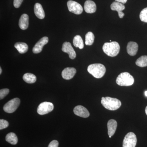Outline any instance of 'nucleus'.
Returning a JSON list of instances; mask_svg holds the SVG:
<instances>
[{
  "label": "nucleus",
  "instance_id": "nucleus-1",
  "mask_svg": "<svg viewBox=\"0 0 147 147\" xmlns=\"http://www.w3.org/2000/svg\"><path fill=\"white\" fill-rule=\"evenodd\" d=\"M120 49V47L118 42L116 41L105 42L102 46L103 52L109 57H116L119 53Z\"/></svg>",
  "mask_w": 147,
  "mask_h": 147
},
{
  "label": "nucleus",
  "instance_id": "nucleus-2",
  "mask_svg": "<svg viewBox=\"0 0 147 147\" xmlns=\"http://www.w3.org/2000/svg\"><path fill=\"white\" fill-rule=\"evenodd\" d=\"M101 103L104 108L112 111L117 110L121 105L120 100L110 97H102Z\"/></svg>",
  "mask_w": 147,
  "mask_h": 147
},
{
  "label": "nucleus",
  "instance_id": "nucleus-3",
  "mask_svg": "<svg viewBox=\"0 0 147 147\" xmlns=\"http://www.w3.org/2000/svg\"><path fill=\"white\" fill-rule=\"evenodd\" d=\"M88 71L95 78L100 79L105 75L106 68L101 64H92L88 67Z\"/></svg>",
  "mask_w": 147,
  "mask_h": 147
},
{
  "label": "nucleus",
  "instance_id": "nucleus-4",
  "mask_svg": "<svg viewBox=\"0 0 147 147\" xmlns=\"http://www.w3.org/2000/svg\"><path fill=\"white\" fill-rule=\"evenodd\" d=\"M116 83L121 86H129L134 84V79L128 72H123L117 77Z\"/></svg>",
  "mask_w": 147,
  "mask_h": 147
},
{
  "label": "nucleus",
  "instance_id": "nucleus-5",
  "mask_svg": "<svg viewBox=\"0 0 147 147\" xmlns=\"http://www.w3.org/2000/svg\"><path fill=\"white\" fill-rule=\"evenodd\" d=\"M20 100L18 98H13L9 101L4 105L3 110L6 113H13L15 112L20 105Z\"/></svg>",
  "mask_w": 147,
  "mask_h": 147
},
{
  "label": "nucleus",
  "instance_id": "nucleus-6",
  "mask_svg": "<svg viewBox=\"0 0 147 147\" xmlns=\"http://www.w3.org/2000/svg\"><path fill=\"white\" fill-rule=\"evenodd\" d=\"M137 139L133 132H129L125 135L123 142V147H135L137 144Z\"/></svg>",
  "mask_w": 147,
  "mask_h": 147
},
{
  "label": "nucleus",
  "instance_id": "nucleus-7",
  "mask_svg": "<svg viewBox=\"0 0 147 147\" xmlns=\"http://www.w3.org/2000/svg\"><path fill=\"white\" fill-rule=\"evenodd\" d=\"M53 103L49 102H44L40 103L37 108V113L40 115H44L52 112L54 109Z\"/></svg>",
  "mask_w": 147,
  "mask_h": 147
},
{
  "label": "nucleus",
  "instance_id": "nucleus-8",
  "mask_svg": "<svg viewBox=\"0 0 147 147\" xmlns=\"http://www.w3.org/2000/svg\"><path fill=\"white\" fill-rule=\"evenodd\" d=\"M69 11L76 14H81L83 11V7L80 4L73 1H69L67 3Z\"/></svg>",
  "mask_w": 147,
  "mask_h": 147
},
{
  "label": "nucleus",
  "instance_id": "nucleus-9",
  "mask_svg": "<svg viewBox=\"0 0 147 147\" xmlns=\"http://www.w3.org/2000/svg\"><path fill=\"white\" fill-rule=\"evenodd\" d=\"M62 50L64 53H67L69 55V57L71 59H74L76 57V53L69 42H64L63 45Z\"/></svg>",
  "mask_w": 147,
  "mask_h": 147
},
{
  "label": "nucleus",
  "instance_id": "nucleus-10",
  "mask_svg": "<svg viewBox=\"0 0 147 147\" xmlns=\"http://www.w3.org/2000/svg\"><path fill=\"white\" fill-rule=\"evenodd\" d=\"M48 42V38L45 36L40 40L33 48L32 51L34 54H38L42 51L43 46Z\"/></svg>",
  "mask_w": 147,
  "mask_h": 147
},
{
  "label": "nucleus",
  "instance_id": "nucleus-11",
  "mask_svg": "<svg viewBox=\"0 0 147 147\" xmlns=\"http://www.w3.org/2000/svg\"><path fill=\"white\" fill-rule=\"evenodd\" d=\"M110 7L112 10L116 11H117L120 18H123L125 14L122 11L125 9V6L123 4L117 1L114 2L111 5Z\"/></svg>",
  "mask_w": 147,
  "mask_h": 147
},
{
  "label": "nucleus",
  "instance_id": "nucleus-12",
  "mask_svg": "<svg viewBox=\"0 0 147 147\" xmlns=\"http://www.w3.org/2000/svg\"><path fill=\"white\" fill-rule=\"evenodd\" d=\"M74 113L76 115L83 118L89 117L90 113L86 108L82 105H77L74 109Z\"/></svg>",
  "mask_w": 147,
  "mask_h": 147
},
{
  "label": "nucleus",
  "instance_id": "nucleus-13",
  "mask_svg": "<svg viewBox=\"0 0 147 147\" xmlns=\"http://www.w3.org/2000/svg\"><path fill=\"white\" fill-rule=\"evenodd\" d=\"M76 72V69L74 67H67L62 72V76L65 80H70L73 78Z\"/></svg>",
  "mask_w": 147,
  "mask_h": 147
},
{
  "label": "nucleus",
  "instance_id": "nucleus-14",
  "mask_svg": "<svg viewBox=\"0 0 147 147\" xmlns=\"http://www.w3.org/2000/svg\"><path fill=\"white\" fill-rule=\"evenodd\" d=\"M84 8L86 13H94L96 11V6L94 2L88 0L85 2Z\"/></svg>",
  "mask_w": 147,
  "mask_h": 147
},
{
  "label": "nucleus",
  "instance_id": "nucleus-15",
  "mask_svg": "<svg viewBox=\"0 0 147 147\" xmlns=\"http://www.w3.org/2000/svg\"><path fill=\"white\" fill-rule=\"evenodd\" d=\"M138 45L137 42L130 41L127 46V51L129 55L131 56H135L138 50Z\"/></svg>",
  "mask_w": 147,
  "mask_h": 147
},
{
  "label": "nucleus",
  "instance_id": "nucleus-16",
  "mask_svg": "<svg viewBox=\"0 0 147 147\" xmlns=\"http://www.w3.org/2000/svg\"><path fill=\"white\" fill-rule=\"evenodd\" d=\"M117 121L114 119H110L108 121L107 127L108 129V134L109 136L114 135L117 129Z\"/></svg>",
  "mask_w": 147,
  "mask_h": 147
},
{
  "label": "nucleus",
  "instance_id": "nucleus-17",
  "mask_svg": "<svg viewBox=\"0 0 147 147\" xmlns=\"http://www.w3.org/2000/svg\"><path fill=\"white\" fill-rule=\"evenodd\" d=\"M34 11L35 14L37 18L40 19H42L45 18V12L42 5L39 3H36L35 4Z\"/></svg>",
  "mask_w": 147,
  "mask_h": 147
},
{
  "label": "nucleus",
  "instance_id": "nucleus-18",
  "mask_svg": "<svg viewBox=\"0 0 147 147\" xmlns=\"http://www.w3.org/2000/svg\"><path fill=\"white\" fill-rule=\"evenodd\" d=\"M29 26V16L27 14H23L19 21V26L21 30H26Z\"/></svg>",
  "mask_w": 147,
  "mask_h": 147
},
{
  "label": "nucleus",
  "instance_id": "nucleus-19",
  "mask_svg": "<svg viewBox=\"0 0 147 147\" xmlns=\"http://www.w3.org/2000/svg\"><path fill=\"white\" fill-rule=\"evenodd\" d=\"M14 47L21 54L26 53L28 50V47L26 43L23 42H17L14 45Z\"/></svg>",
  "mask_w": 147,
  "mask_h": 147
},
{
  "label": "nucleus",
  "instance_id": "nucleus-20",
  "mask_svg": "<svg viewBox=\"0 0 147 147\" xmlns=\"http://www.w3.org/2000/svg\"><path fill=\"white\" fill-rule=\"evenodd\" d=\"M5 140L12 145H16L18 143V138L16 134L13 132L8 133L6 136Z\"/></svg>",
  "mask_w": 147,
  "mask_h": 147
},
{
  "label": "nucleus",
  "instance_id": "nucleus-21",
  "mask_svg": "<svg viewBox=\"0 0 147 147\" xmlns=\"http://www.w3.org/2000/svg\"><path fill=\"white\" fill-rule=\"evenodd\" d=\"M23 79L28 84H33L36 82V77L32 74L27 73L25 74L23 76Z\"/></svg>",
  "mask_w": 147,
  "mask_h": 147
},
{
  "label": "nucleus",
  "instance_id": "nucleus-22",
  "mask_svg": "<svg viewBox=\"0 0 147 147\" xmlns=\"http://www.w3.org/2000/svg\"><path fill=\"white\" fill-rule=\"evenodd\" d=\"M73 42L74 45L79 49H82L84 47V42L82 37L79 35H76L74 38Z\"/></svg>",
  "mask_w": 147,
  "mask_h": 147
},
{
  "label": "nucleus",
  "instance_id": "nucleus-23",
  "mask_svg": "<svg viewBox=\"0 0 147 147\" xmlns=\"http://www.w3.org/2000/svg\"><path fill=\"white\" fill-rule=\"evenodd\" d=\"M94 36L92 32H89L86 35L85 43L87 45H91L94 42Z\"/></svg>",
  "mask_w": 147,
  "mask_h": 147
},
{
  "label": "nucleus",
  "instance_id": "nucleus-24",
  "mask_svg": "<svg viewBox=\"0 0 147 147\" xmlns=\"http://www.w3.org/2000/svg\"><path fill=\"white\" fill-rule=\"evenodd\" d=\"M136 64L140 67L147 66V56H142L136 61Z\"/></svg>",
  "mask_w": 147,
  "mask_h": 147
},
{
  "label": "nucleus",
  "instance_id": "nucleus-25",
  "mask_svg": "<svg viewBox=\"0 0 147 147\" xmlns=\"http://www.w3.org/2000/svg\"><path fill=\"white\" fill-rule=\"evenodd\" d=\"M139 16L141 21L147 23V7L141 11Z\"/></svg>",
  "mask_w": 147,
  "mask_h": 147
},
{
  "label": "nucleus",
  "instance_id": "nucleus-26",
  "mask_svg": "<svg viewBox=\"0 0 147 147\" xmlns=\"http://www.w3.org/2000/svg\"><path fill=\"white\" fill-rule=\"evenodd\" d=\"M9 90L8 89L5 88L1 89L0 90V99L1 100L5 97L9 93Z\"/></svg>",
  "mask_w": 147,
  "mask_h": 147
},
{
  "label": "nucleus",
  "instance_id": "nucleus-27",
  "mask_svg": "<svg viewBox=\"0 0 147 147\" xmlns=\"http://www.w3.org/2000/svg\"><path fill=\"white\" fill-rule=\"evenodd\" d=\"M9 126V123L7 121L4 119L0 120V129L7 128Z\"/></svg>",
  "mask_w": 147,
  "mask_h": 147
},
{
  "label": "nucleus",
  "instance_id": "nucleus-28",
  "mask_svg": "<svg viewBox=\"0 0 147 147\" xmlns=\"http://www.w3.org/2000/svg\"><path fill=\"white\" fill-rule=\"evenodd\" d=\"M24 0H13V5L14 7L18 8L20 7Z\"/></svg>",
  "mask_w": 147,
  "mask_h": 147
},
{
  "label": "nucleus",
  "instance_id": "nucleus-29",
  "mask_svg": "<svg viewBox=\"0 0 147 147\" xmlns=\"http://www.w3.org/2000/svg\"><path fill=\"white\" fill-rule=\"evenodd\" d=\"M59 146V142L57 140H53L52 141L49 145L48 147H58Z\"/></svg>",
  "mask_w": 147,
  "mask_h": 147
},
{
  "label": "nucleus",
  "instance_id": "nucleus-30",
  "mask_svg": "<svg viewBox=\"0 0 147 147\" xmlns=\"http://www.w3.org/2000/svg\"><path fill=\"white\" fill-rule=\"evenodd\" d=\"M115 1L118 2L122 3L123 4L125 3L127 1V0H115Z\"/></svg>",
  "mask_w": 147,
  "mask_h": 147
},
{
  "label": "nucleus",
  "instance_id": "nucleus-31",
  "mask_svg": "<svg viewBox=\"0 0 147 147\" xmlns=\"http://www.w3.org/2000/svg\"><path fill=\"white\" fill-rule=\"evenodd\" d=\"M145 112H146V114L147 115V106L146 107V109H145Z\"/></svg>",
  "mask_w": 147,
  "mask_h": 147
},
{
  "label": "nucleus",
  "instance_id": "nucleus-32",
  "mask_svg": "<svg viewBox=\"0 0 147 147\" xmlns=\"http://www.w3.org/2000/svg\"><path fill=\"white\" fill-rule=\"evenodd\" d=\"M2 68L1 67H0V74H1L2 73Z\"/></svg>",
  "mask_w": 147,
  "mask_h": 147
},
{
  "label": "nucleus",
  "instance_id": "nucleus-33",
  "mask_svg": "<svg viewBox=\"0 0 147 147\" xmlns=\"http://www.w3.org/2000/svg\"><path fill=\"white\" fill-rule=\"evenodd\" d=\"M145 94L146 96L147 97V91L145 92Z\"/></svg>",
  "mask_w": 147,
  "mask_h": 147
},
{
  "label": "nucleus",
  "instance_id": "nucleus-34",
  "mask_svg": "<svg viewBox=\"0 0 147 147\" xmlns=\"http://www.w3.org/2000/svg\"><path fill=\"white\" fill-rule=\"evenodd\" d=\"M111 136H109V137H110V138H111Z\"/></svg>",
  "mask_w": 147,
  "mask_h": 147
}]
</instances>
